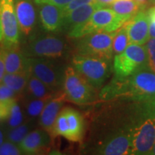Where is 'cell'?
Listing matches in <instances>:
<instances>
[{
    "mask_svg": "<svg viewBox=\"0 0 155 155\" xmlns=\"http://www.w3.org/2000/svg\"><path fill=\"white\" fill-rule=\"evenodd\" d=\"M100 95L105 98L124 96L139 101H155V72L148 65L125 78H115Z\"/></svg>",
    "mask_w": 155,
    "mask_h": 155,
    "instance_id": "6da1fadb",
    "label": "cell"
},
{
    "mask_svg": "<svg viewBox=\"0 0 155 155\" xmlns=\"http://www.w3.org/2000/svg\"><path fill=\"white\" fill-rule=\"evenodd\" d=\"M137 124L131 129V154H150L155 143V101L146 102Z\"/></svg>",
    "mask_w": 155,
    "mask_h": 155,
    "instance_id": "7a4b0ae2",
    "label": "cell"
},
{
    "mask_svg": "<svg viewBox=\"0 0 155 155\" xmlns=\"http://www.w3.org/2000/svg\"><path fill=\"white\" fill-rule=\"evenodd\" d=\"M128 22L111 8L101 7L94 12L91 18L84 24L75 28L68 35L71 38H80L98 31L114 32Z\"/></svg>",
    "mask_w": 155,
    "mask_h": 155,
    "instance_id": "3957f363",
    "label": "cell"
},
{
    "mask_svg": "<svg viewBox=\"0 0 155 155\" xmlns=\"http://www.w3.org/2000/svg\"><path fill=\"white\" fill-rule=\"evenodd\" d=\"M32 74L42 81L50 89L57 93L63 90L65 68L53 58H28Z\"/></svg>",
    "mask_w": 155,
    "mask_h": 155,
    "instance_id": "277c9868",
    "label": "cell"
},
{
    "mask_svg": "<svg viewBox=\"0 0 155 155\" xmlns=\"http://www.w3.org/2000/svg\"><path fill=\"white\" fill-rule=\"evenodd\" d=\"M66 40L55 35H40L31 38L22 50L28 58H61L68 52Z\"/></svg>",
    "mask_w": 155,
    "mask_h": 155,
    "instance_id": "5b68a950",
    "label": "cell"
},
{
    "mask_svg": "<svg viewBox=\"0 0 155 155\" xmlns=\"http://www.w3.org/2000/svg\"><path fill=\"white\" fill-rule=\"evenodd\" d=\"M109 61V60L75 54L72 60V66L89 84L98 89L110 75Z\"/></svg>",
    "mask_w": 155,
    "mask_h": 155,
    "instance_id": "8992f818",
    "label": "cell"
},
{
    "mask_svg": "<svg viewBox=\"0 0 155 155\" xmlns=\"http://www.w3.org/2000/svg\"><path fill=\"white\" fill-rule=\"evenodd\" d=\"M116 31H98L78 38L75 45L76 54L110 61L114 54L113 40Z\"/></svg>",
    "mask_w": 155,
    "mask_h": 155,
    "instance_id": "52a82bcc",
    "label": "cell"
},
{
    "mask_svg": "<svg viewBox=\"0 0 155 155\" xmlns=\"http://www.w3.org/2000/svg\"><path fill=\"white\" fill-rule=\"evenodd\" d=\"M148 65V55L145 45L130 43L121 53L114 57L113 68L115 78H125Z\"/></svg>",
    "mask_w": 155,
    "mask_h": 155,
    "instance_id": "ba28073f",
    "label": "cell"
},
{
    "mask_svg": "<svg viewBox=\"0 0 155 155\" xmlns=\"http://www.w3.org/2000/svg\"><path fill=\"white\" fill-rule=\"evenodd\" d=\"M96 90L73 66L66 68L63 91L68 101L78 105L90 104L96 100L97 95Z\"/></svg>",
    "mask_w": 155,
    "mask_h": 155,
    "instance_id": "9c48e42d",
    "label": "cell"
},
{
    "mask_svg": "<svg viewBox=\"0 0 155 155\" xmlns=\"http://www.w3.org/2000/svg\"><path fill=\"white\" fill-rule=\"evenodd\" d=\"M84 134V120L78 111L72 108H65L58 114L50 135L61 136L68 140L78 142Z\"/></svg>",
    "mask_w": 155,
    "mask_h": 155,
    "instance_id": "30bf717a",
    "label": "cell"
},
{
    "mask_svg": "<svg viewBox=\"0 0 155 155\" xmlns=\"http://www.w3.org/2000/svg\"><path fill=\"white\" fill-rule=\"evenodd\" d=\"M0 19L3 32L2 47L19 45V28L15 7V0H0Z\"/></svg>",
    "mask_w": 155,
    "mask_h": 155,
    "instance_id": "8fae6325",
    "label": "cell"
},
{
    "mask_svg": "<svg viewBox=\"0 0 155 155\" xmlns=\"http://www.w3.org/2000/svg\"><path fill=\"white\" fill-rule=\"evenodd\" d=\"M125 25L127 28L129 44L144 45L150 40V20L147 11L139 12Z\"/></svg>",
    "mask_w": 155,
    "mask_h": 155,
    "instance_id": "7c38bea8",
    "label": "cell"
},
{
    "mask_svg": "<svg viewBox=\"0 0 155 155\" xmlns=\"http://www.w3.org/2000/svg\"><path fill=\"white\" fill-rule=\"evenodd\" d=\"M131 144V129L120 131L106 139L99 147L98 153L104 155L130 154Z\"/></svg>",
    "mask_w": 155,
    "mask_h": 155,
    "instance_id": "4fadbf2b",
    "label": "cell"
},
{
    "mask_svg": "<svg viewBox=\"0 0 155 155\" xmlns=\"http://www.w3.org/2000/svg\"><path fill=\"white\" fill-rule=\"evenodd\" d=\"M101 7H104L99 4L92 3L81 6L73 9L63 16L61 30L68 34L75 28L86 22L91 18L94 12Z\"/></svg>",
    "mask_w": 155,
    "mask_h": 155,
    "instance_id": "5bb4252c",
    "label": "cell"
},
{
    "mask_svg": "<svg viewBox=\"0 0 155 155\" xmlns=\"http://www.w3.org/2000/svg\"><path fill=\"white\" fill-rule=\"evenodd\" d=\"M50 135V134L43 129L31 131L17 145L22 154H39L49 147Z\"/></svg>",
    "mask_w": 155,
    "mask_h": 155,
    "instance_id": "9a60e30c",
    "label": "cell"
},
{
    "mask_svg": "<svg viewBox=\"0 0 155 155\" xmlns=\"http://www.w3.org/2000/svg\"><path fill=\"white\" fill-rule=\"evenodd\" d=\"M66 101L67 98L63 90L56 93L55 96L48 101L39 116V124L42 129L50 134L58 114Z\"/></svg>",
    "mask_w": 155,
    "mask_h": 155,
    "instance_id": "2e32d148",
    "label": "cell"
},
{
    "mask_svg": "<svg viewBox=\"0 0 155 155\" xmlns=\"http://www.w3.org/2000/svg\"><path fill=\"white\" fill-rule=\"evenodd\" d=\"M15 7L19 30L29 35L36 24V12L32 0H15Z\"/></svg>",
    "mask_w": 155,
    "mask_h": 155,
    "instance_id": "e0dca14e",
    "label": "cell"
},
{
    "mask_svg": "<svg viewBox=\"0 0 155 155\" xmlns=\"http://www.w3.org/2000/svg\"><path fill=\"white\" fill-rule=\"evenodd\" d=\"M4 61L7 73H20L29 68L28 58L25 55L19 45L13 47H2Z\"/></svg>",
    "mask_w": 155,
    "mask_h": 155,
    "instance_id": "ac0fdd59",
    "label": "cell"
},
{
    "mask_svg": "<svg viewBox=\"0 0 155 155\" xmlns=\"http://www.w3.org/2000/svg\"><path fill=\"white\" fill-rule=\"evenodd\" d=\"M40 6V19L42 28L51 32L61 30L63 19V9L48 4Z\"/></svg>",
    "mask_w": 155,
    "mask_h": 155,
    "instance_id": "d6986e66",
    "label": "cell"
},
{
    "mask_svg": "<svg viewBox=\"0 0 155 155\" xmlns=\"http://www.w3.org/2000/svg\"><path fill=\"white\" fill-rule=\"evenodd\" d=\"M25 92L26 98L40 99H50L56 94L55 92L50 89L42 81L32 74L29 79Z\"/></svg>",
    "mask_w": 155,
    "mask_h": 155,
    "instance_id": "ffe728a7",
    "label": "cell"
},
{
    "mask_svg": "<svg viewBox=\"0 0 155 155\" xmlns=\"http://www.w3.org/2000/svg\"><path fill=\"white\" fill-rule=\"evenodd\" d=\"M31 75H32V73L30 71V67L28 69L20 73H6L2 83L12 89L18 94H20L26 89Z\"/></svg>",
    "mask_w": 155,
    "mask_h": 155,
    "instance_id": "44dd1931",
    "label": "cell"
},
{
    "mask_svg": "<svg viewBox=\"0 0 155 155\" xmlns=\"http://www.w3.org/2000/svg\"><path fill=\"white\" fill-rule=\"evenodd\" d=\"M144 5L136 0H116L111 5V8L116 14L130 20L139 12L143 10Z\"/></svg>",
    "mask_w": 155,
    "mask_h": 155,
    "instance_id": "7402d4cb",
    "label": "cell"
},
{
    "mask_svg": "<svg viewBox=\"0 0 155 155\" xmlns=\"http://www.w3.org/2000/svg\"><path fill=\"white\" fill-rule=\"evenodd\" d=\"M33 125L34 123L32 119H28L22 124L8 129L5 134V138L7 141L18 144L30 132Z\"/></svg>",
    "mask_w": 155,
    "mask_h": 155,
    "instance_id": "603a6c76",
    "label": "cell"
},
{
    "mask_svg": "<svg viewBox=\"0 0 155 155\" xmlns=\"http://www.w3.org/2000/svg\"><path fill=\"white\" fill-rule=\"evenodd\" d=\"M49 100L25 98V108L28 117L30 119H35L38 116H40L45 106Z\"/></svg>",
    "mask_w": 155,
    "mask_h": 155,
    "instance_id": "cb8c5ba5",
    "label": "cell"
},
{
    "mask_svg": "<svg viewBox=\"0 0 155 155\" xmlns=\"http://www.w3.org/2000/svg\"><path fill=\"white\" fill-rule=\"evenodd\" d=\"M129 44L127 28L124 24L116 31V33L114 36L113 40V53L115 55L121 53L129 45Z\"/></svg>",
    "mask_w": 155,
    "mask_h": 155,
    "instance_id": "d4e9b609",
    "label": "cell"
},
{
    "mask_svg": "<svg viewBox=\"0 0 155 155\" xmlns=\"http://www.w3.org/2000/svg\"><path fill=\"white\" fill-rule=\"evenodd\" d=\"M6 121H7V126L8 129H12V128L22 124L24 121L23 113L21 110L20 106L17 104V100L15 101L12 106L10 113Z\"/></svg>",
    "mask_w": 155,
    "mask_h": 155,
    "instance_id": "484cf974",
    "label": "cell"
},
{
    "mask_svg": "<svg viewBox=\"0 0 155 155\" xmlns=\"http://www.w3.org/2000/svg\"><path fill=\"white\" fill-rule=\"evenodd\" d=\"M18 145L9 141H4L0 145V155H19L22 154Z\"/></svg>",
    "mask_w": 155,
    "mask_h": 155,
    "instance_id": "4316f807",
    "label": "cell"
},
{
    "mask_svg": "<svg viewBox=\"0 0 155 155\" xmlns=\"http://www.w3.org/2000/svg\"><path fill=\"white\" fill-rule=\"evenodd\" d=\"M147 55H148L149 65L155 72V38H150L145 44Z\"/></svg>",
    "mask_w": 155,
    "mask_h": 155,
    "instance_id": "83f0119b",
    "label": "cell"
},
{
    "mask_svg": "<svg viewBox=\"0 0 155 155\" xmlns=\"http://www.w3.org/2000/svg\"><path fill=\"white\" fill-rule=\"evenodd\" d=\"M16 98L7 101H0V121L6 120L10 113L12 106Z\"/></svg>",
    "mask_w": 155,
    "mask_h": 155,
    "instance_id": "f1b7e54d",
    "label": "cell"
},
{
    "mask_svg": "<svg viewBox=\"0 0 155 155\" xmlns=\"http://www.w3.org/2000/svg\"><path fill=\"white\" fill-rule=\"evenodd\" d=\"M92 3H96V0H73L71 2H70L68 5L63 8V16L67 15L68 13H69L70 12L73 10V9L81 7V6Z\"/></svg>",
    "mask_w": 155,
    "mask_h": 155,
    "instance_id": "f546056e",
    "label": "cell"
},
{
    "mask_svg": "<svg viewBox=\"0 0 155 155\" xmlns=\"http://www.w3.org/2000/svg\"><path fill=\"white\" fill-rule=\"evenodd\" d=\"M18 94L2 83H0V101H7L16 98Z\"/></svg>",
    "mask_w": 155,
    "mask_h": 155,
    "instance_id": "4dcf8cb0",
    "label": "cell"
},
{
    "mask_svg": "<svg viewBox=\"0 0 155 155\" xmlns=\"http://www.w3.org/2000/svg\"><path fill=\"white\" fill-rule=\"evenodd\" d=\"M33 1L38 5L48 4V5L57 6V7L63 9V7L68 5L70 2H71L73 0H33Z\"/></svg>",
    "mask_w": 155,
    "mask_h": 155,
    "instance_id": "1f68e13d",
    "label": "cell"
},
{
    "mask_svg": "<svg viewBox=\"0 0 155 155\" xmlns=\"http://www.w3.org/2000/svg\"><path fill=\"white\" fill-rule=\"evenodd\" d=\"M6 73L5 61H4V57L2 53V50L0 48V83H2L3 78Z\"/></svg>",
    "mask_w": 155,
    "mask_h": 155,
    "instance_id": "d6a6232c",
    "label": "cell"
},
{
    "mask_svg": "<svg viewBox=\"0 0 155 155\" xmlns=\"http://www.w3.org/2000/svg\"><path fill=\"white\" fill-rule=\"evenodd\" d=\"M116 0H96V2L99 4L104 7H107L108 6H111Z\"/></svg>",
    "mask_w": 155,
    "mask_h": 155,
    "instance_id": "836d02e7",
    "label": "cell"
},
{
    "mask_svg": "<svg viewBox=\"0 0 155 155\" xmlns=\"http://www.w3.org/2000/svg\"><path fill=\"white\" fill-rule=\"evenodd\" d=\"M147 14H148L149 18H150V22L155 23V6L147 10Z\"/></svg>",
    "mask_w": 155,
    "mask_h": 155,
    "instance_id": "e575fe53",
    "label": "cell"
},
{
    "mask_svg": "<svg viewBox=\"0 0 155 155\" xmlns=\"http://www.w3.org/2000/svg\"><path fill=\"white\" fill-rule=\"evenodd\" d=\"M150 38H155V23L150 22Z\"/></svg>",
    "mask_w": 155,
    "mask_h": 155,
    "instance_id": "d590c367",
    "label": "cell"
},
{
    "mask_svg": "<svg viewBox=\"0 0 155 155\" xmlns=\"http://www.w3.org/2000/svg\"><path fill=\"white\" fill-rule=\"evenodd\" d=\"M5 135L4 134V132L2 131V130L0 129V145L5 141Z\"/></svg>",
    "mask_w": 155,
    "mask_h": 155,
    "instance_id": "8d00e7d4",
    "label": "cell"
},
{
    "mask_svg": "<svg viewBox=\"0 0 155 155\" xmlns=\"http://www.w3.org/2000/svg\"><path fill=\"white\" fill-rule=\"evenodd\" d=\"M3 40V32H2V22L0 19V44H2Z\"/></svg>",
    "mask_w": 155,
    "mask_h": 155,
    "instance_id": "74e56055",
    "label": "cell"
},
{
    "mask_svg": "<svg viewBox=\"0 0 155 155\" xmlns=\"http://www.w3.org/2000/svg\"><path fill=\"white\" fill-rule=\"evenodd\" d=\"M136 1H137L138 2L141 4V5H145V4H147L150 0H136Z\"/></svg>",
    "mask_w": 155,
    "mask_h": 155,
    "instance_id": "f35d334b",
    "label": "cell"
},
{
    "mask_svg": "<svg viewBox=\"0 0 155 155\" xmlns=\"http://www.w3.org/2000/svg\"><path fill=\"white\" fill-rule=\"evenodd\" d=\"M150 154L151 155H155V143H154V147H153V148H152V152H151V153H150Z\"/></svg>",
    "mask_w": 155,
    "mask_h": 155,
    "instance_id": "ab89813d",
    "label": "cell"
},
{
    "mask_svg": "<svg viewBox=\"0 0 155 155\" xmlns=\"http://www.w3.org/2000/svg\"><path fill=\"white\" fill-rule=\"evenodd\" d=\"M150 2L152 4V5H155V0H150Z\"/></svg>",
    "mask_w": 155,
    "mask_h": 155,
    "instance_id": "60d3db41",
    "label": "cell"
}]
</instances>
